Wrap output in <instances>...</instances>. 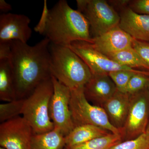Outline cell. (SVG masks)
I'll use <instances>...</instances> for the list:
<instances>
[{
  "label": "cell",
  "instance_id": "obj_16",
  "mask_svg": "<svg viewBox=\"0 0 149 149\" xmlns=\"http://www.w3.org/2000/svg\"><path fill=\"white\" fill-rule=\"evenodd\" d=\"M111 133L105 129L92 125L75 126L65 137V147L70 148L80 145L94 139Z\"/></svg>",
  "mask_w": 149,
  "mask_h": 149
},
{
  "label": "cell",
  "instance_id": "obj_3",
  "mask_svg": "<svg viewBox=\"0 0 149 149\" xmlns=\"http://www.w3.org/2000/svg\"><path fill=\"white\" fill-rule=\"evenodd\" d=\"M49 49L52 76L71 91L84 88L92 73L83 60L68 47L51 43Z\"/></svg>",
  "mask_w": 149,
  "mask_h": 149
},
{
  "label": "cell",
  "instance_id": "obj_28",
  "mask_svg": "<svg viewBox=\"0 0 149 149\" xmlns=\"http://www.w3.org/2000/svg\"><path fill=\"white\" fill-rule=\"evenodd\" d=\"M10 42H0V60L10 58Z\"/></svg>",
  "mask_w": 149,
  "mask_h": 149
},
{
  "label": "cell",
  "instance_id": "obj_21",
  "mask_svg": "<svg viewBox=\"0 0 149 149\" xmlns=\"http://www.w3.org/2000/svg\"><path fill=\"white\" fill-rule=\"evenodd\" d=\"M24 99L0 104V122L1 123L20 116L22 113Z\"/></svg>",
  "mask_w": 149,
  "mask_h": 149
},
{
  "label": "cell",
  "instance_id": "obj_15",
  "mask_svg": "<svg viewBox=\"0 0 149 149\" xmlns=\"http://www.w3.org/2000/svg\"><path fill=\"white\" fill-rule=\"evenodd\" d=\"M130 95L117 91L103 105L112 125L120 130L125 125L130 103Z\"/></svg>",
  "mask_w": 149,
  "mask_h": 149
},
{
  "label": "cell",
  "instance_id": "obj_17",
  "mask_svg": "<svg viewBox=\"0 0 149 149\" xmlns=\"http://www.w3.org/2000/svg\"><path fill=\"white\" fill-rule=\"evenodd\" d=\"M17 100L10 59L0 60V100L7 102Z\"/></svg>",
  "mask_w": 149,
  "mask_h": 149
},
{
  "label": "cell",
  "instance_id": "obj_26",
  "mask_svg": "<svg viewBox=\"0 0 149 149\" xmlns=\"http://www.w3.org/2000/svg\"><path fill=\"white\" fill-rule=\"evenodd\" d=\"M49 10L50 9L48 8L47 1L45 0L44 2V7L41 18L38 24L34 28L35 32L39 33L40 35H44L45 32L49 19Z\"/></svg>",
  "mask_w": 149,
  "mask_h": 149
},
{
  "label": "cell",
  "instance_id": "obj_5",
  "mask_svg": "<svg viewBox=\"0 0 149 149\" xmlns=\"http://www.w3.org/2000/svg\"><path fill=\"white\" fill-rule=\"evenodd\" d=\"M70 107L74 127L95 125L120 135V130L112 125L104 109L88 101L84 93V87L71 91Z\"/></svg>",
  "mask_w": 149,
  "mask_h": 149
},
{
  "label": "cell",
  "instance_id": "obj_6",
  "mask_svg": "<svg viewBox=\"0 0 149 149\" xmlns=\"http://www.w3.org/2000/svg\"><path fill=\"white\" fill-rule=\"evenodd\" d=\"M77 10L90 25L92 38L98 37L119 25L120 15L105 0H77Z\"/></svg>",
  "mask_w": 149,
  "mask_h": 149
},
{
  "label": "cell",
  "instance_id": "obj_12",
  "mask_svg": "<svg viewBox=\"0 0 149 149\" xmlns=\"http://www.w3.org/2000/svg\"><path fill=\"white\" fill-rule=\"evenodd\" d=\"M133 40L118 25L100 36L92 38L89 44L96 50L108 56L132 47Z\"/></svg>",
  "mask_w": 149,
  "mask_h": 149
},
{
  "label": "cell",
  "instance_id": "obj_32",
  "mask_svg": "<svg viewBox=\"0 0 149 149\" xmlns=\"http://www.w3.org/2000/svg\"><path fill=\"white\" fill-rule=\"evenodd\" d=\"M147 89H148V91H149V83L148 85V88H147Z\"/></svg>",
  "mask_w": 149,
  "mask_h": 149
},
{
  "label": "cell",
  "instance_id": "obj_14",
  "mask_svg": "<svg viewBox=\"0 0 149 149\" xmlns=\"http://www.w3.org/2000/svg\"><path fill=\"white\" fill-rule=\"evenodd\" d=\"M119 27L133 39L149 43V15L139 14L129 7L123 9Z\"/></svg>",
  "mask_w": 149,
  "mask_h": 149
},
{
  "label": "cell",
  "instance_id": "obj_22",
  "mask_svg": "<svg viewBox=\"0 0 149 149\" xmlns=\"http://www.w3.org/2000/svg\"><path fill=\"white\" fill-rule=\"evenodd\" d=\"M110 149H149V135L146 132L135 139L121 141Z\"/></svg>",
  "mask_w": 149,
  "mask_h": 149
},
{
  "label": "cell",
  "instance_id": "obj_10",
  "mask_svg": "<svg viewBox=\"0 0 149 149\" xmlns=\"http://www.w3.org/2000/svg\"><path fill=\"white\" fill-rule=\"evenodd\" d=\"M33 135L29 123L18 116L0 124V146L5 149H31Z\"/></svg>",
  "mask_w": 149,
  "mask_h": 149
},
{
  "label": "cell",
  "instance_id": "obj_11",
  "mask_svg": "<svg viewBox=\"0 0 149 149\" xmlns=\"http://www.w3.org/2000/svg\"><path fill=\"white\" fill-rule=\"evenodd\" d=\"M30 19L24 15L8 13L0 15V42L27 43L32 35Z\"/></svg>",
  "mask_w": 149,
  "mask_h": 149
},
{
  "label": "cell",
  "instance_id": "obj_18",
  "mask_svg": "<svg viewBox=\"0 0 149 149\" xmlns=\"http://www.w3.org/2000/svg\"><path fill=\"white\" fill-rule=\"evenodd\" d=\"M65 137L59 130L55 128L46 133L33 135L31 149H64Z\"/></svg>",
  "mask_w": 149,
  "mask_h": 149
},
{
  "label": "cell",
  "instance_id": "obj_4",
  "mask_svg": "<svg viewBox=\"0 0 149 149\" xmlns=\"http://www.w3.org/2000/svg\"><path fill=\"white\" fill-rule=\"evenodd\" d=\"M53 93L51 77L40 83L33 93L24 99L22 115L31 125L34 135L54 129L49 113L50 104Z\"/></svg>",
  "mask_w": 149,
  "mask_h": 149
},
{
  "label": "cell",
  "instance_id": "obj_8",
  "mask_svg": "<svg viewBox=\"0 0 149 149\" xmlns=\"http://www.w3.org/2000/svg\"><path fill=\"white\" fill-rule=\"evenodd\" d=\"M54 93L50 104V116L54 128L65 136L74 128L70 107L71 90L52 76Z\"/></svg>",
  "mask_w": 149,
  "mask_h": 149
},
{
  "label": "cell",
  "instance_id": "obj_24",
  "mask_svg": "<svg viewBox=\"0 0 149 149\" xmlns=\"http://www.w3.org/2000/svg\"><path fill=\"white\" fill-rule=\"evenodd\" d=\"M136 72L128 70H118L109 72L108 74L116 86L118 91L125 93L128 82Z\"/></svg>",
  "mask_w": 149,
  "mask_h": 149
},
{
  "label": "cell",
  "instance_id": "obj_13",
  "mask_svg": "<svg viewBox=\"0 0 149 149\" xmlns=\"http://www.w3.org/2000/svg\"><path fill=\"white\" fill-rule=\"evenodd\" d=\"M117 91L107 74H92L91 80L84 87V93L88 101L101 107Z\"/></svg>",
  "mask_w": 149,
  "mask_h": 149
},
{
  "label": "cell",
  "instance_id": "obj_25",
  "mask_svg": "<svg viewBox=\"0 0 149 149\" xmlns=\"http://www.w3.org/2000/svg\"><path fill=\"white\" fill-rule=\"evenodd\" d=\"M132 47L149 67V43L133 38Z\"/></svg>",
  "mask_w": 149,
  "mask_h": 149
},
{
  "label": "cell",
  "instance_id": "obj_27",
  "mask_svg": "<svg viewBox=\"0 0 149 149\" xmlns=\"http://www.w3.org/2000/svg\"><path fill=\"white\" fill-rule=\"evenodd\" d=\"M128 7L136 13L149 15V0L130 1Z\"/></svg>",
  "mask_w": 149,
  "mask_h": 149
},
{
  "label": "cell",
  "instance_id": "obj_29",
  "mask_svg": "<svg viewBox=\"0 0 149 149\" xmlns=\"http://www.w3.org/2000/svg\"><path fill=\"white\" fill-rule=\"evenodd\" d=\"M109 2L112 4L113 6L121 9V10L123 9L128 7L130 1L128 0H120V1H109Z\"/></svg>",
  "mask_w": 149,
  "mask_h": 149
},
{
  "label": "cell",
  "instance_id": "obj_9",
  "mask_svg": "<svg viewBox=\"0 0 149 149\" xmlns=\"http://www.w3.org/2000/svg\"><path fill=\"white\" fill-rule=\"evenodd\" d=\"M87 64L92 74H107L118 70H128L149 76V72L141 71L123 66L92 47L89 43L75 41L69 47Z\"/></svg>",
  "mask_w": 149,
  "mask_h": 149
},
{
  "label": "cell",
  "instance_id": "obj_20",
  "mask_svg": "<svg viewBox=\"0 0 149 149\" xmlns=\"http://www.w3.org/2000/svg\"><path fill=\"white\" fill-rule=\"evenodd\" d=\"M122 141L120 135L110 133L92 139L84 143L64 149H110Z\"/></svg>",
  "mask_w": 149,
  "mask_h": 149
},
{
  "label": "cell",
  "instance_id": "obj_31",
  "mask_svg": "<svg viewBox=\"0 0 149 149\" xmlns=\"http://www.w3.org/2000/svg\"><path fill=\"white\" fill-rule=\"evenodd\" d=\"M146 132L147 133H148V134L149 135V121L148 123V126H147L146 130Z\"/></svg>",
  "mask_w": 149,
  "mask_h": 149
},
{
  "label": "cell",
  "instance_id": "obj_33",
  "mask_svg": "<svg viewBox=\"0 0 149 149\" xmlns=\"http://www.w3.org/2000/svg\"><path fill=\"white\" fill-rule=\"evenodd\" d=\"M0 149H5L4 148H2V147H1V148H0Z\"/></svg>",
  "mask_w": 149,
  "mask_h": 149
},
{
  "label": "cell",
  "instance_id": "obj_19",
  "mask_svg": "<svg viewBox=\"0 0 149 149\" xmlns=\"http://www.w3.org/2000/svg\"><path fill=\"white\" fill-rule=\"evenodd\" d=\"M107 57L123 66L128 67L134 69L135 68H141L149 70V67L141 58L132 47L112 54Z\"/></svg>",
  "mask_w": 149,
  "mask_h": 149
},
{
  "label": "cell",
  "instance_id": "obj_23",
  "mask_svg": "<svg viewBox=\"0 0 149 149\" xmlns=\"http://www.w3.org/2000/svg\"><path fill=\"white\" fill-rule=\"evenodd\" d=\"M149 83V76L146 74L135 73L130 78L125 93L133 95L147 89Z\"/></svg>",
  "mask_w": 149,
  "mask_h": 149
},
{
  "label": "cell",
  "instance_id": "obj_2",
  "mask_svg": "<svg viewBox=\"0 0 149 149\" xmlns=\"http://www.w3.org/2000/svg\"><path fill=\"white\" fill-rule=\"evenodd\" d=\"M44 35L52 44L68 47L75 41L90 43L92 39L87 19L65 0H60L50 9Z\"/></svg>",
  "mask_w": 149,
  "mask_h": 149
},
{
  "label": "cell",
  "instance_id": "obj_30",
  "mask_svg": "<svg viewBox=\"0 0 149 149\" xmlns=\"http://www.w3.org/2000/svg\"><path fill=\"white\" fill-rule=\"evenodd\" d=\"M12 9V6L8 3H7L4 0H0V10L4 13H7V12Z\"/></svg>",
  "mask_w": 149,
  "mask_h": 149
},
{
  "label": "cell",
  "instance_id": "obj_1",
  "mask_svg": "<svg viewBox=\"0 0 149 149\" xmlns=\"http://www.w3.org/2000/svg\"><path fill=\"white\" fill-rule=\"evenodd\" d=\"M50 44L47 37L34 46L11 41L10 61L17 100L27 98L40 83L52 77Z\"/></svg>",
  "mask_w": 149,
  "mask_h": 149
},
{
  "label": "cell",
  "instance_id": "obj_7",
  "mask_svg": "<svg viewBox=\"0 0 149 149\" xmlns=\"http://www.w3.org/2000/svg\"><path fill=\"white\" fill-rule=\"evenodd\" d=\"M149 121V91L131 95L127 119L120 130L122 141L137 138L146 132Z\"/></svg>",
  "mask_w": 149,
  "mask_h": 149
}]
</instances>
